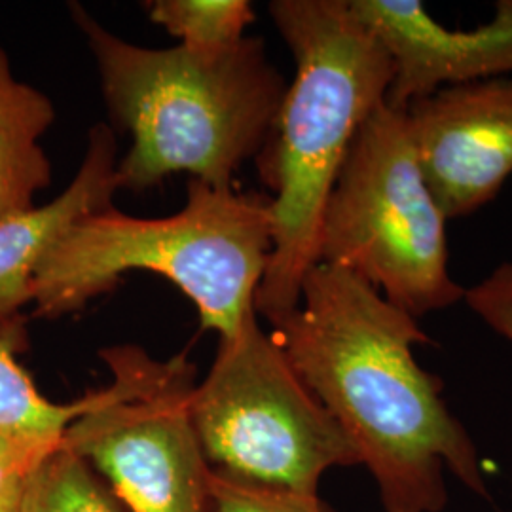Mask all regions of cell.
<instances>
[{
	"label": "cell",
	"instance_id": "cell-1",
	"mask_svg": "<svg viewBox=\"0 0 512 512\" xmlns=\"http://www.w3.org/2000/svg\"><path fill=\"white\" fill-rule=\"evenodd\" d=\"M300 380L353 444L384 512H442L446 475L492 501L475 440L414 348L433 340L363 277L319 262L300 304L272 325Z\"/></svg>",
	"mask_w": 512,
	"mask_h": 512
},
{
	"label": "cell",
	"instance_id": "cell-9",
	"mask_svg": "<svg viewBox=\"0 0 512 512\" xmlns=\"http://www.w3.org/2000/svg\"><path fill=\"white\" fill-rule=\"evenodd\" d=\"M351 12L384 44L395 76L385 103L406 107L446 86L512 78V0L473 29H450L418 0H348Z\"/></svg>",
	"mask_w": 512,
	"mask_h": 512
},
{
	"label": "cell",
	"instance_id": "cell-15",
	"mask_svg": "<svg viewBox=\"0 0 512 512\" xmlns=\"http://www.w3.org/2000/svg\"><path fill=\"white\" fill-rule=\"evenodd\" d=\"M217 512H338L319 494L274 488L228 475L211 473Z\"/></svg>",
	"mask_w": 512,
	"mask_h": 512
},
{
	"label": "cell",
	"instance_id": "cell-12",
	"mask_svg": "<svg viewBox=\"0 0 512 512\" xmlns=\"http://www.w3.org/2000/svg\"><path fill=\"white\" fill-rule=\"evenodd\" d=\"M25 342V329L0 334V433L33 439H63L65 431L93 403V391L73 403L46 399L27 370L19 365L18 353Z\"/></svg>",
	"mask_w": 512,
	"mask_h": 512
},
{
	"label": "cell",
	"instance_id": "cell-8",
	"mask_svg": "<svg viewBox=\"0 0 512 512\" xmlns=\"http://www.w3.org/2000/svg\"><path fill=\"white\" fill-rule=\"evenodd\" d=\"M404 112L421 173L446 220L492 202L512 175V78L446 86Z\"/></svg>",
	"mask_w": 512,
	"mask_h": 512
},
{
	"label": "cell",
	"instance_id": "cell-4",
	"mask_svg": "<svg viewBox=\"0 0 512 512\" xmlns=\"http://www.w3.org/2000/svg\"><path fill=\"white\" fill-rule=\"evenodd\" d=\"M272 238V198L190 179L175 215L141 219L110 205L76 220L42 258L31 306L46 319L71 315L122 275L152 272L194 302L203 329L228 338L256 313Z\"/></svg>",
	"mask_w": 512,
	"mask_h": 512
},
{
	"label": "cell",
	"instance_id": "cell-16",
	"mask_svg": "<svg viewBox=\"0 0 512 512\" xmlns=\"http://www.w3.org/2000/svg\"><path fill=\"white\" fill-rule=\"evenodd\" d=\"M63 439H33L0 433V512H19L38 465Z\"/></svg>",
	"mask_w": 512,
	"mask_h": 512
},
{
	"label": "cell",
	"instance_id": "cell-5",
	"mask_svg": "<svg viewBox=\"0 0 512 512\" xmlns=\"http://www.w3.org/2000/svg\"><path fill=\"white\" fill-rule=\"evenodd\" d=\"M319 262L363 277L416 319L463 300L404 110L382 103L357 131L325 207Z\"/></svg>",
	"mask_w": 512,
	"mask_h": 512
},
{
	"label": "cell",
	"instance_id": "cell-10",
	"mask_svg": "<svg viewBox=\"0 0 512 512\" xmlns=\"http://www.w3.org/2000/svg\"><path fill=\"white\" fill-rule=\"evenodd\" d=\"M114 128L97 124L71 184L50 203L0 222V334L25 329L21 311L33 302V281L46 253L76 220L114 205L118 192Z\"/></svg>",
	"mask_w": 512,
	"mask_h": 512
},
{
	"label": "cell",
	"instance_id": "cell-17",
	"mask_svg": "<svg viewBox=\"0 0 512 512\" xmlns=\"http://www.w3.org/2000/svg\"><path fill=\"white\" fill-rule=\"evenodd\" d=\"M463 300L476 317L512 346V262L497 266L488 277L465 289Z\"/></svg>",
	"mask_w": 512,
	"mask_h": 512
},
{
	"label": "cell",
	"instance_id": "cell-2",
	"mask_svg": "<svg viewBox=\"0 0 512 512\" xmlns=\"http://www.w3.org/2000/svg\"><path fill=\"white\" fill-rule=\"evenodd\" d=\"M268 12L294 59L293 82L255 158L272 192L274 236L255 310L272 327L296 310L319 264L332 188L357 131L385 103L395 67L348 0H274Z\"/></svg>",
	"mask_w": 512,
	"mask_h": 512
},
{
	"label": "cell",
	"instance_id": "cell-6",
	"mask_svg": "<svg viewBox=\"0 0 512 512\" xmlns=\"http://www.w3.org/2000/svg\"><path fill=\"white\" fill-rule=\"evenodd\" d=\"M190 418L211 467L256 484L319 494L329 471L361 465L256 313L220 338L209 374L192 391Z\"/></svg>",
	"mask_w": 512,
	"mask_h": 512
},
{
	"label": "cell",
	"instance_id": "cell-11",
	"mask_svg": "<svg viewBox=\"0 0 512 512\" xmlns=\"http://www.w3.org/2000/svg\"><path fill=\"white\" fill-rule=\"evenodd\" d=\"M55 122L52 99L19 80L0 48V222L33 209L52 184L42 137Z\"/></svg>",
	"mask_w": 512,
	"mask_h": 512
},
{
	"label": "cell",
	"instance_id": "cell-14",
	"mask_svg": "<svg viewBox=\"0 0 512 512\" xmlns=\"http://www.w3.org/2000/svg\"><path fill=\"white\" fill-rule=\"evenodd\" d=\"M145 10L150 21L181 40L179 46L200 54L236 48L255 21L247 0H150Z\"/></svg>",
	"mask_w": 512,
	"mask_h": 512
},
{
	"label": "cell",
	"instance_id": "cell-13",
	"mask_svg": "<svg viewBox=\"0 0 512 512\" xmlns=\"http://www.w3.org/2000/svg\"><path fill=\"white\" fill-rule=\"evenodd\" d=\"M19 512H128L92 465L65 440L38 465Z\"/></svg>",
	"mask_w": 512,
	"mask_h": 512
},
{
	"label": "cell",
	"instance_id": "cell-7",
	"mask_svg": "<svg viewBox=\"0 0 512 512\" xmlns=\"http://www.w3.org/2000/svg\"><path fill=\"white\" fill-rule=\"evenodd\" d=\"M110 384L65 431L128 512H217L213 467L190 418L196 366L133 344L101 349Z\"/></svg>",
	"mask_w": 512,
	"mask_h": 512
},
{
	"label": "cell",
	"instance_id": "cell-3",
	"mask_svg": "<svg viewBox=\"0 0 512 512\" xmlns=\"http://www.w3.org/2000/svg\"><path fill=\"white\" fill-rule=\"evenodd\" d=\"M69 14L112 122L131 135L116 165L118 190L145 192L177 173L232 188L239 167L264 147L289 86L264 42L245 37L219 54L143 48L110 33L78 2Z\"/></svg>",
	"mask_w": 512,
	"mask_h": 512
}]
</instances>
